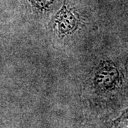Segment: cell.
<instances>
[{
  "label": "cell",
  "instance_id": "6da1fadb",
  "mask_svg": "<svg viewBox=\"0 0 128 128\" xmlns=\"http://www.w3.org/2000/svg\"><path fill=\"white\" fill-rule=\"evenodd\" d=\"M123 84V73L111 60H102L97 66L93 86L99 93L112 94L119 91Z\"/></svg>",
  "mask_w": 128,
  "mask_h": 128
},
{
  "label": "cell",
  "instance_id": "5b68a950",
  "mask_svg": "<svg viewBox=\"0 0 128 128\" xmlns=\"http://www.w3.org/2000/svg\"><path fill=\"white\" fill-rule=\"evenodd\" d=\"M128 63V60H127V61H126V64H125V65H126V66H127Z\"/></svg>",
  "mask_w": 128,
  "mask_h": 128
},
{
  "label": "cell",
  "instance_id": "3957f363",
  "mask_svg": "<svg viewBox=\"0 0 128 128\" xmlns=\"http://www.w3.org/2000/svg\"><path fill=\"white\" fill-rule=\"evenodd\" d=\"M27 2L35 12L46 13L53 9L58 0H27Z\"/></svg>",
  "mask_w": 128,
  "mask_h": 128
},
{
  "label": "cell",
  "instance_id": "277c9868",
  "mask_svg": "<svg viewBox=\"0 0 128 128\" xmlns=\"http://www.w3.org/2000/svg\"><path fill=\"white\" fill-rule=\"evenodd\" d=\"M103 128H128V107L119 117L105 124Z\"/></svg>",
  "mask_w": 128,
  "mask_h": 128
},
{
  "label": "cell",
  "instance_id": "7a4b0ae2",
  "mask_svg": "<svg viewBox=\"0 0 128 128\" xmlns=\"http://www.w3.org/2000/svg\"><path fill=\"white\" fill-rule=\"evenodd\" d=\"M54 23L59 35H68L78 26L79 20L76 6L70 0H64V3L56 14Z\"/></svg>",
  "mask_w": 128,
  "mask_h": 128
}]
</instances>
